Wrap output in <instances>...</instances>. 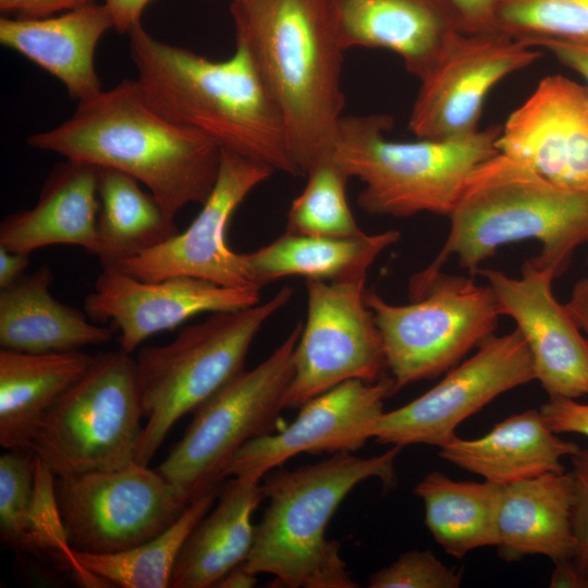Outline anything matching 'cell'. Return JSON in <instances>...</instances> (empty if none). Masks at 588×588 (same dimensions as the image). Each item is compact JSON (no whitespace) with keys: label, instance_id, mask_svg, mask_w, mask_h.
Wrapping results in <instances>:
<instances>
[{"label":"cell","instance_id":"6da1fadb","mask_svg":"<svg viewBox=\"0 0 588 588\" xmlns=\"http://www.w3.org/2000/svg\"><path fill=\"white\" fill-rule=\"evenodd\" d=\"M27 143L131 175L173 218L186 205L206 201L221 158L215 140L159 113L136 79L79 101L70 119L28 136Z\"/></svg>","mask_w":588,"mask_h":588},{"label":"cell","instance_id":"7a4b0ae2","mask_svg":"<svg viewBox=\"0 0 588 588\" xmlns=\"http://www.w3.org/2000/svg\"><path fill=\"white\" fill-rule=\"evenodd\" d=\"M127 35L136 81L159 113L221 149L301 175L282 117L242 44L228 59L212 61L157 39L142 23Z\"/></svg>","mask_w":588,"mask_h":588},{"label":"cell","instance_id":"3957f363","mask_svg":"<svg viewBox=\"0 0 588 588\" xmlns=\"http://www.w3.org/2000/svg\"><path fill=\"white\" fill-rule=\"evenodd\" d=\"M236 42L249 52L275 103L302 175L333 152L345 97L344 50L328 0H233Z\"/></svg>","mask_w":588,"mask_h":588},{"label":"cell","instance_id":"277c9868","mask_svg":"<svg viewBox=\"0 0 588 588\" xmlns=\"http://www.w3.org/2000/svg\"><path fill=\"white\" fill-rule=\"evenodd\" d=\"M449 218L443 247L409 281V299L421 294L450 256L473 278L502 245L528 238L542 244L531 261L560 277L574 250L588 243V191L558 187L498 152L471 172Z\"/></svg>","mask_w":588,"mask_h":588},{"label":"cell","instance_id":"5b68a950","mask_svg":"<svg viewBox=\"0 0 588 588\" xmlns=\"http://www.w3.org/2000/svg\"><path fill=\"white\" fill-rule=\"evenodd\" d=\"M402 446L362 457L331 454L315 464L272 473L262 483L268 507L257 527L247 571L270 574L284 587L354 588L340 544L326 538L330 518L362 481H395L394 462Z\"/></svg>","mask_w":588,"mask_h":588},{"label":"cell","instance_id":"8992f818","mask_svg":"<svg viewBox=\"0 0 588 588\" xmlns=\"http://www.w3.org/2000/svg\"><path fill=\"white\" fill-rule=\"evenodd\" d=\"M387 114L346 115L340 120L332 158L364 187L360 209L396 218L430 212L450 217L471 172L499 151L502 126L471 134L415 142L387 139Z\"/></svg>","mask_w":588,"mask_h":588},{"label":"cell","instance_id":"52a82bcc","mask_svg":"<svg viewBox=\"0 0 588 588\" xmlns=\"http://www.w3.org/2000/svg\"><path fill=\"white\" fill-rule=\"evenodd\" d=\"M293 293L283 286L266 303L215 313L168 344L139 348L134 359L146 422L136 463L148 465L174 424L244 369L256 334Z\"/></svg>","mask_w":588,"mask_h":588},{"label":"cell","instance_id":"ba28073f","mask_svg":"<svg viewBox=\"0 0 588 588\" xmlns=\"http://www.w3.org/2000/svg\"><path fill=\"white\" fill-rule=\"evenodd\" d=\"M143 417L135 359L100 353L46 413L30 452L56 478L123 468L136 462Z\"/></svg>","mask_w":588,"mask_h":588},{"label":"cell","instance_id":"9c48e42d","mask_svg":"<svg viewBox=\"0 0 588 588\" xmlns=\"http://www.w3.org/2000/svg\"><path fill=\"white\" fill-rule=\"evenodd\" d=\"M302 329L297 323L268 358L243 369L193 412L182 439L157 467L189 502L219 488L243 445L273 431L294 377Z\"/></svg>","mask_w":588,"mask_h":588},{"label":"cell","instance_id":"30bf717a","mask_svg":"<svg viewBox=\"0 0 588 588\" xmlns=\"http://www.w3.org/2000/svg\"><path fill=\"white\" fill-rule=\"evenodd\" d=\"M365 303L379 328L396 392L456 366L494 334L501 316L489 284L442 271L409 304H390L372 289H366Z\"/></svg>","mask_w":588,"mask_h":588},{"label":"cell","instance_id":"8fae6325","mask_svg":"<svg viewBox=\"0 0 588 588\" xmlns=\"http://www.w3.org/2000/svg\"><path fill=\"white\" fill-rule=\"evenodd\" d=\"M71 551L110 554L135 548L170 527L191 503L158 470L126 467L56 478Z\"/></svg>","mask_w":588,"mask_h":588},{"label":"cell","instance_id":"7c38bea8","mask_svg":"<svg viewBox=\"0 0 588 588\" xmlns=\"http://www.w3.org/2000/svg\"><path fill=\"white\" fill-rule=\"evenodd\" d=\"M365 282L306 279L307 318L284 409L301 407L344 381L376 382L385 376L382 338L365 303Z\"/></svg>","mask_w":588,"mask_h":588},{"label":"cell","instance_id":"4fadbf2b","mask_svg":"<svg viewBox=\"0 0 588 588\" xmlns=\"http://www.w3.org/2000/svg\"><path fill=\"white\" fill-rule=\"evenodd\" d=\"M536 380L532 358L520 332L482 341L478 351L406 405L384 412L370 436L382 444L441 448L456 428L499 395Z\"/></svg>","mask_w":588,"mask_h":588},{"label":"cell","instance_id":"5bb4252c","mask_svg":"<svg viewBox=\"0 0 588 588\" xmlns=\"http://www.w3.org/2000/svg\"><path fill=\"white\" fill-rule=\"evenodd\" d=\"M541 57L536 47L493 32L457 33L420 79L408 128L417 138L446 139L479 130L483 102L510 74Z\"/></svg>","mask_w":588,"mask_h":588},{"label":"cell","instance_id":"9a60e30c","mask_svg":"<svg viewBox=\"0 0 588 588\" xmlns=\"http://www.w3.org/2000/svg\"><path fill=\"white\" fill-rule=\"evenodd\" d=\"M273 172L265 163L221 149L215 186L189 226L115 267L144 281L192 277L224 286H255L243 254L228 246L225 231L235 209Z\"/></svg>","mask_w":588,"mask_h":588},{"label":"cell","instance_id":"2e32d148","mask_svg":"<svg viewBox=\"0 0 588 588\" xmlns=\"http://www.w3.org/2000/svg\"><path fill=\"white\" fill-rule=\"evenodd\" d=\"M260 303V287H232L192 277L144 281L105 266L84 301L91 321L119 331L120 348L132 354L149 336L203 313L233 311Z\"/></svg>","mask_w":588,"mask_h":588},{"label":"cell","instance_id":"e0dca14e","mask_svg":"<svg viewBox=\"0 0 588 588\" xmlns=\"http://www.w3.org/2000/svg\"><path fill=\"white\" fill-rule=\"evenodd\" d=\"M396 392L392 376L376 382L344 381L301 406L294 421L281 431L243 445L225 477L253 480L298 454L355 452L371 439L372 426L384 413V400Z\"/></svg>","mask_w":588,"mask_h":588},{"label":"cell","instance_id":"ac0fdd59","mask_svg":"<svg viewBox=\"0 0 588 588\" xmlns=\"http://www.w3.org/2000/svg\"><path fill=\"white\" fill-rule=\"evenodd\" d=\"M495 147L558 187L588 191V87L546 76L510 114Z\"/></svg>","mask_w":588,"mask_h":588},{"label":"cell","instance_id":"d6986e66","mask_svg":"<svg viewBox=\"0 0 588 588\" xmlns=\"http://www.w3.org/2000/svg\"><path fill=\"white\" fill-rule=\"evenodd\" d=\"M493 290L501 315L511 317L530 352L535 377L550 399L588 395V340L565 305L554 297L549 273L531 259L520 278L479 269Z\"/></svg>","mask_w":588,"mask_h":588},{"label":"cell","instance_id":"ffe728a7","mask_svg":"<svg viewBox=\"0 0 588 588\" xmlns=\"http://www.w3.org/2000/svg\"><path fill=\"white\" fill-rule=\"evenodd\" d=\"M340 47L379 48L396 53L419 81L463 32L449 0H328Z\"/></svg>","mask_w":588,"mask_h":588},{"label":"cell","instance_id":"44dd1931","mask_svg":"<svg viewBox=\"0 0 588 588\" xmlns=\"http://www.w3.org/2000/svg\"><path fill=\"white\" fill-rule=\"evenodd\" d=\"M114 28L106 3L89 2L57 16L0 19V42L58 78L78 102L102 90L96 47Z\"/></svg>","mask_w":588,"mask_h":588},{"label":"cell","instance_id":"7402d4cb","mask_svg":"<svg viewBox=\"0 0 588 588\" xmlns=\"http://www.w3.org/2000/svg\"><path fill=\"white\" fill-rule=\"evenodd\" d=\"M99 167L65 159L48 175L30 209L7 216L0 224V246L30 254L50 245H75L98 254Z\"/></svg>","mask_w":588,"mask_h":588},{"label":"cell","instance_id":"603a6c76","mask_svg":"<svg viewBox=\"0 0 588 588\" xmlns=\"http://www.w3.org/2000/svg\"><path fill=\"white\" fill-rule=\"evenodd\" d=\"M579 446L563 440L539 409L512 415L477 439L457 436L439 448L444 461L500 486L564 473L562 460Z\"/></svg>","mask_w":588,"mask_h":588},{"label":"cell","instance_id":"cb8c5ba5","mask_svg":"<svg viewBox=\"0 0 588 588\" xmlns=\"http://www.w3.org/2000/svg\"><path fill=\"white\" fill-rule=\"evenodd\" d=\"M572 477L565 471L502 486L495 546L501 559L512 562L543 555L553 563L572 560Z\"/></svg>","mask_w":588,"mask_h":588},{"label":"cell","instance_id":"d4e9b609","mask_svg":"<svg viewBox=\"0 0 588 588\" xmlns=\"http://www.w3.org/2000/svg\"><path fill=\"white\" fill-rule=\"evenodd\" d=\"M48 266L24 274L0 290V346L24 353L79 351L109 342L113 329L93 323L89 317L59 301L51 292Z\"/></svg>","mask_w":588,"mask_h":588},{"label":"cell","instance_id":"484cf974","mask_svg":"<svg viewBox=\"0 0 588 588\" xmlns=\"http://www.w3.org/2000/svg\"><path fill=\"white\" fill-rule=\"evenodd\" d=\"M265 499L259 480L232 477L218 503L192 529L176 559L170 588H208L243 564L253 547L252 516Z\"/></svg>","mask_w":588,"mask_h":588},{"label":"cell","instance_id":"4316f807","mask_svg":"<svg viewBox=\"0 0 588 588\" xmlns=\"http://www.w3.org/2000/svg\"><path fill=\"white\" fill-rule=\"evenodd\" d=\"M83 351L24 353L0 350V444L30 452L34 434L50 407L89 368Z\"/></svg>","mask_w":588,"mask_h":588},{"label":"cell","instance_id":"83f0119b","mask_svg":"<svg viewBox=\"0 0 588 588\" xmlns=\"http://www.w3.org/2000/svg\"><path fill=\"white\" fill-rule=\"evenodd\" d=\"M400 237L397 230L355 237L311 236L285 231L243 257L252 283L258 287L286 277L348 281L366 278L377 257Z\"/></svg>","mask_w":588,"mask_h":588},{"label":"cell","instance_id":"f1b7e54d","mask_svg":"<svg viewBox=\"0 0 588 588\" xmlns=\"http://www.w3.org/2000/svg\"><path fill=\"white\" fill-rule=\"evenodd\" d=\"M501 491L502 486L488 480L457 481L436 470L414 488L424 503L429 532L456 559L497 546Z\"/></svg>","mask_w":588,"mask_h":588},{"label":"cell","instance_id":"f546056e","mask_svg":"<svg viewBox=\"0 0 588 588\" xmlns=\"http://www.w3.org/2000/svg\"><path fill=\"white\" fill-rule=\"evenodd\" d=\"M98 254L102 267L115 266L171 238L174 218L131 175L99 168Z\"/></svg>","mask_w":588,"mask_h":588},{"label":"cell","instance_id":"4dcf8cb0","mask_svg":"<svg viewBox=\"0 0 588 588\" xmlns=\"http://www.w3.org/2000/svg\"><path fill=\"white\" fill-rule=\"evenodd\" d=\"M221 488L192 501L182 515L152 539L125 551L90 554L72 551L73 568L86 584L122 588H167L179 553L195 525L209 512Z\"/></svg>","mask_w":588,"mask_h":588},{"label":"cell","instance_id":"1f68e13d","mask_svg":"<svg viewBox=\"0 0 588 588\" xmlns=\"http://www.w3.org/2000/svg\"><path fill=\"white\" fill-rule=\"evenodd\" d=\"M302 193L292 201L285 231L323 237H355L365 234L347 201L351 179L340 164L327 158L307 172Z\"/></svg>","mask_w":588,"mask_h":588},{"label":"cell","instance_id":"d6a6232c","mask_svg":"<svg viewBox=\"0 0 588 588\" xmlns=\"http://www.w3.org/2000/svg\"><path fill=\"white\" fill-rule=\"evenodd\" d=\"M494 29L526 44L588 38V0H497Z\"/></svg>","mask_w":588,"mask_h":588},{"label":"cell","instance_id":"836d02e7","mask_svg":"<svg viewBox=\"0 0 588 588\" xmlns=\"http://www.w3.org/2000/svg\"><path fill=\"white\" fill-rule=\"evenodd\" d=\"M35 464L32 452L8 451L0 457V536L3 542L23 551L28 546Z\"/></svg>","mask_w":588,"mask_h":588},{"label":"cell","instance_id":"e575fe53","mask_svg":"<svg viewBox=\"0 0 588 588\" xmlns=\"http://www.w3.org/2000/svg\"><path fill=\"white\" fill-rule=\"evenodd\" d=\"M34 492L28 519L27 552H49L60 558L65 566L72 564L64 525L56 497V477L36 457Z\"/></svg>","mask_w":588,"mask_h":588},{"label":"cell","instance_id":"d590c367","mask_svg":"<svg viewBox=\"0 0 588 588\" xmlns=\"http://www.w3.org/2000/svg\"><path fill=\"white\" fill-rule=\"evenodd\" d=\"M461 571L443 564L430 550H411L368 578L370 588H457Z\"/></svg>","mask_w":588,"mask_h":588},{"label":"cell","instance_id":"8d00e7d4","mask_svg":"<svg viewBox=\"0 0 588 588\" xmlns=\"http://www.w3.org/2000/svg\"><path fill=\"white\" fill-rule=\"evenodd\" d=\"M573 485L572 530L575 541L573 564L588 586V448L571 456Z\"/></svg>","mask_w":588,"mask_h":588},{"label":"cell","instance_id":"74e56055","mask_svg":"<svg viewBox=\"0 0 588 588\" xmlns=\"http://www.w3.org/2000/svg\"><path fill=\"white\" fill-rule=\"evenodd\" d=\"M539 411L555 433L588 437V403H580L574 399L549 397Z\"/></svg>","mask_w":588,"mask_h":588},{"label":"cell","instance_id":"f35d334b","mask_svg":"<svg viewBox=\"0 0 588 588\" xmlns=\"http://www.w3.org/2000/svg\"><path fill=\"white\" fill-rule=\"evenodd\" d=\"M528 45L549 50L564 65L577 72L588 87V38H539Z\"/></svg>","mask_w":588,"mask_h":588},{"label":"cell","instance_id":"ab89813d","mask_svg":"<svg viewBox=\"0 0 588 588\" xmlns=\"http://www.w3.org/2000/svg\"><path fill=\"white\" fill-rule=\"evenodd\" d=\"M456 10L462 30L467 34L493 33L497 0H449Z\"/></svg>","mask_w":588,"mask_h":588},{"label":"cell","instance_id":"60d3db41","mask_svg":"<svg viewBox=\"0 0 588 588\" xmlns=\"http://www.w3.org/2000/svg\"><path fill=\"white\" fill-rule=\"evenodd\" d=\"M95 0H0V10L5 16L14 14L23 19H40L62 13Z\"/></svg>","mask_w":588,"mask_h":588},{"label":"cell","instance_id":"b9f144b4","mask_svg":"<svg viewBox=\"0 0 588 588\" xmlns=\"http://www.w3.org/2000/svg\"><path fill=\"white\" fill-rule=\"evenodd\" d=\"M151 0H105L109 8L114 29L124 34L136 24L142 23V14Z\"/></svg>","mask_w":588,"mask_h":588},{"label":"cell","instance_id":"7bdbcfd3","mask_svg":"<svg viewBox=\"0 0 588 588\" xmlns=\"http://www.w3.org/2000/svg\"><path fill=\"white\" fill-rule=\"evenodd\" d=\"M29 255L0 246V290L12 285L25 274Z\"/></svg>","mask_w":588,"mask_h":588},{"label":"cell","instance_id":"ee69618b","mask_svg":"<svg viewBox=\"0 0 588 588\" xmlns=\"http://www.w3.org/2000/svg\"><path fill=\"white\" fill-rule=\"evenodd\" d=\"M564 305L588 340V290L583 280L574 285L571 298Z\"/></svg>","mask_w":588,"mask_h":588},{"label":"cell","instance_id":"f6af8a7d","mask_svg":"<svg viewBox=\"0 0 588 588\" xmlns=\"http://www.w3.org/2000/svg\"><path fill=\"white\" fill-rule=\"evenodd\" d=\"M554 564L555 567L551 576L550 587L583 588V578L572 560H565Z\"/></svg>","mask_w":588,"mask_h":588},{"label":"cell","instance_id":"bcb514c9","mask_svg":"<svg viewBox=\"0 0 588 588\" xmlns=\"http://www.w3.org/2000/svg\"><path fill=\"white\" fill-rule=\"evenodd\" d=\"M257 583V575L247 571L242 564L232 568L218 583L221 588H250Z\"/></svg>","mask_w":588,"mask_h":588},{"label":"cell","instance_id":"7dc6e473","mask_svg":"<svg viewBox=\"0 0 588 588\" xmlns=\"http://www.w3.org/2000/svg\"><path fill=\"white\" fill-rule=\"evenodd\" d=\"M586 264H587V269H588V255H587V260H586ZM584 284L586 285L587 290H588V275L584 279H581Z\"/></svg>","mask_w":588,"mask_h":588}]
</instances>
